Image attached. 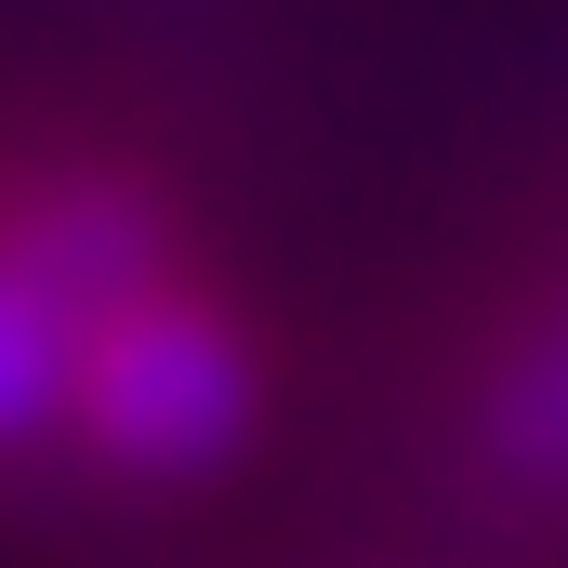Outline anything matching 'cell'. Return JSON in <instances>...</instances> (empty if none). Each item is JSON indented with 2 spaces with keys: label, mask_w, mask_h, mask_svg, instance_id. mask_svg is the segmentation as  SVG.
I'll use <instances>...</instances> for the list:
<instances>
[{
  "label": "cell",
  "mask_w": 568,
  "mask_h": 568,
  "mask_svg": "<svg viewBox=\"0 0 568 568\" xmlns=\"http://www.w3.org/2000/svg\"><path fill=\"white\" fill-rule=\"evenodd\" d=\"M476 476L489 489H568V291L516 317V344L476 384Z\"/></svg>",
  "instance_id": "obj_2"
},
{
  "label": "cell",
  "mask_w": 568,
  "mask_h": 568,
  "mask_svg": "<svg viewBox=\"0 0 568 568\" xmlns=\"http://www.w3.org/2000/svg\"><path fill=\"white\" fill-rule=\"evenodd\" d=\"M252 436H265V344H252V317L225 291H199L185 265L80 331L67 449L106 489H212V476L252 463Z\"/></svg>",
  "instance_id": "obj_1"
},
{
  "label": "cell",
  "mask_w": 568,
  "mask_h": 568,
  "mask_svg": "<svg viewBox=\"0 0 568 568\" xmlns=\"http://www.w3.org/2000/svg\"><path fill=\"white\" fill-rule=\"evenodd\" d=\"M80 331H93V317L40 278V265L13 252V225H0V476H13V463H40V449H67Z\"/></svg>",
  "instance_id": "obj_3"
}]
</instances>
